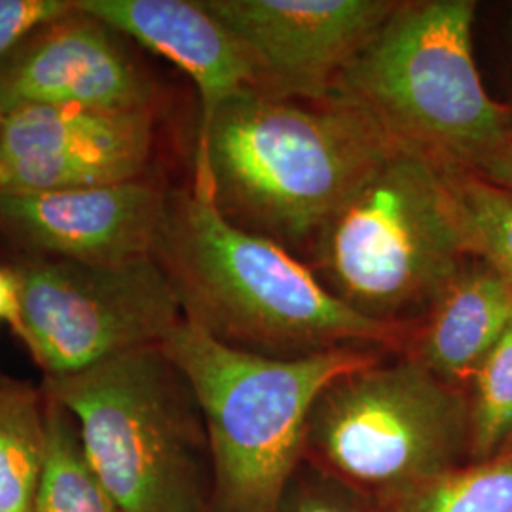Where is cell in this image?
Wrapping results in <instances>:
<instances>
[{"label":"cell","instance_id":"17","mask_svg":"<svg viewBox=\"0 0 512 512\" xmlns=\"http://www.w3.org/2000/svg\"><path fill=\"white\" fill-rule=\"evenodd\" d=\"M378 512H512V454L459 465Z\"/></svg>","mask_w":512,"mask_h":512},{"label":"cell","instance_id":"19","mask_svg":"<svg viewBox=\"0 0 512 512\" xmlns=\"http://www.w3.org/2000/svg\"><path fill=\"white\" fill-rule=\"evenodd\" d=\"M469 403V456L495 458L512 435V325L473 372Z\"/></svg>","mask_w":512,"mask_h":512},{"label":"cell","instance_id":"15","mask_svg":"<svg viewBox=\"0 0 512 512\" xmlns=\"http://www.w3.org/2000/svg\"><path fill=\"white\" fill-rule=\"evenodd\" d=\"M46 454L42 387L0 374V512H31Z\"/></svg>","mask_w":512,"mask_h":512},{"label":"cell","instance_id":"3","mask_svg":"<svg viewBox=\"0 0 512 512\" xmlns=\"http://www.w3.org/2000/svg\"><path fill=\"white\" fill-rule=\"evenodd\" d=\"M202 410L209 512H277L304 461L311 408L327 385L380 355L340 348L306 357H266L226 346L188 321L162 342Z\"/></svg>","mask_w":512,"mask_h":512},{"label":"cell","instance_id":"21","mask_svg":"<svg viewBox=\"0 0 512 512\" xmlns=\"http://www.w3.org/2000/svg\"><path fill=\"white\" fill-rule=\"evenodd\" d=\"M73 6L74 0H0V61L40 25Z\"/></svg>","mask_w":512,"mask_h":512},{"label":"cell","instance_id":"16","mask_svg":"<svg viewBox=\"0 0 512 512\" xmlns=\"http://www.w3.org/2000/svg\"><path fill=\"white\" fill-rule=\"evenodd\" d=\"M46 418L48 454L31 512H118L84 456L73 416L46 397Z\"/></svg>","mask_w":512,"mask_h":512},{"label":"cell","instance_id":"20","mask_svg":"<svg viewBox=\"0 0 512 512\" xmlns=\"http://www.w3.org/2000/svg\"><path fill=\"white\" fill-rule=\"evenodd\" d=\"M277 512H378L346 484L302 461Z\"/></svg>","mask_w":512,"mask_h":512},{"label":"cell","instance_id":"4","mask_svg":"<svg viewBox=\"0 0 512 512\" xmlns=\"http://www.w3.org/2000/svg\"><path fill=\"white\" fill-rule=\"evenodd\" d=\"M42 391L73 416L84 456L118 512H209L202 410L162 344L44 378Z\"/></svg>","mask_w":512,"mask_h":512},{"label":"cell","instance_id":"5","mask_svg":"<svg viewBox=\"0 0 512 512\" xmlns=\"http://www.w3.org/2000/svg\"><path fill=\"white\" fill-rule=\"evenodd\" d=\"M319 279L361 315L406 327L471 258L446 167L395 145L313 247Z\"/></svg>","mask_w":512,"mask_h":512},{"label":"cell","instance_id":"7","mask_svg":"<svg viewBox=\"0 0 512 512\" xmlns=\"http://www.w3.org/2000/svg\"><path fill=\"white\" fill-rule=\"evenodd\" d=\"M469 401L412 355L332 380L311 408L304 461L376 507L461 465Z\"/></svg>","mask_w":512,"mask_h":512},{"label":"cell","instance_id":"6","mask_svg":"<svg viewBox=\"0 0 512 512\" xmlns=\"http://www.w3.org/2000/svg\"><path fill=\"white\" fill-rule=\"evenodd\" d=\"M475 14L471 0L401 2L334 93L365 109L397 145L471 169L512 133L511 110L478 74Z\"/></svg>","mask_w":512,"mask_h":512},{"label":"cell","instance_id":"24","mask_svg":"<svg viewBox=\"0 0 512 512\" xmlns=\"http://www.w3.org/2000/svg\"><path fill=\"white\" fill-rule=\"evenodd\" d=\"M499 454H512V435L509 437V440L505 442V446L501 448V452H499ZM499 454H497V456H499Z\"/></svg>","mask_w":512,"mask_h":512},{"label":"cell","instance_id":"1","mask_svg":"<svg viewBox=\"0 0 512 512\" xmlns=\"http://www.w3.org/2000/svg\"><path fill=\"white\" fill-rule=\"evenodd\" d=\"M395 145L338 93L304 99L255 86L230 99L196 141L190 186L241 230L291 253L313 251Z\"/></svg>","mask_w":512,"mask_h":512},{"label":"cell","instance_id":"13","mask_svg":"<svg viewBox=\"0 0 512 512\" xmlns=\"http://www.w3.org/2000/svg\"><path fill=\"white\" fill-rule=\"evenodd\" d=\"M76 6L162 55L194 82L200 95L196 141L230 99L260 86L247 48L202 0H76Z\"/></svg>","mask_w":512,"mask_h":512},{"label":"cell","instance_id":"18","mask_svg":"<svg viewBox=\"0 0 512 512\" xmlns=\"http://www.w3.org/2000/svg\"><path fill=\"white\" fill-rule=\"evenodd\" d=\"M444 167L469 253L512 281V192L475 171Z\"/></svg>","mask_w":512,"mask_h":512},{"label":"cell","instance_id":"8","mask_svg":"<svg viewBox=\"0 0 512 512\" xmlns=\"http://www.w3.org/2000/svg\"><path fill=\"white\" fill-rule=\"evenodd\" d=\"M8 268L18 289L10 329L44 378L78 374L131 349L162 344L184 319L152 256L101 266L21 253Z\"/></svg>","mask_w":512,"mask_h":512},{"label":"cell","instance_id":"11","mask_svg":"<svg viewBox=\"0 0 512 512\" xmlns=\"http://www.w3.org/2000/svg\"><path fill=\"white\" fill-rule=\"evenodd\" d=\"M129 42L74 0L0 61V116L25 107L156 110L158 88Z\"/></svg>","mask_w":512,"mask_h":512},{"label":"cell","instance_id":"12","mask_svg":"<svg viewBox=\"0 0 512 512\" xmlns=\"http://www.w3.org/2000/svg\"><path fill=\"white\" fill-rule=\"evenodd\" d=\"M169 188L150 179L38 194L0 192V238L25 255L120 266L150 258Z\"/></svg>","mask_w":512,"mask_h":512},{"label":"cell","instance_id":"2","mask_svg":"<svg viewBox=\"0 0 512 512\" xmlns=\"http://www.w3.org/2000/svg\"><path fill=\"white\" fill-rule=\"evenodd\" d=\"M152 258L184 321L232 348L293 359L403 340L406 327L349 308L289 249L230 224L192 186L169 190Z\"/></svg>","mask_w":512,"mask_h":512},{"label":"cell","instance_id":"10","mask_svg":"<svg viewBox=\"0 0 512 512\" xmlns=\"http://www.w3.org/2000/svg\"><path fill=\"white\" fill-rule=\"evenodd\" d=\"M255 61L260 88L321 99L384 27L395 0H202Z\"/></svg>","mask_w":512,"mask_h":512},{"label":"cell","instance_id":"22","mask_svg":"<svg viewBox=\"0 0 512 512\" xmlns=\"http://www.w3.org/2000/svg\"><path fill=\"white\" fill-rule=\"evenodd\" d=\"M469 171L512 192V133L503 143L480 156Z\"/></svg>","mask_w":512,"mask_h":512},{"label":"cell","instance_id":"14","mask_svg":"<svg viewBox=\"0 0 512 512\" xmlns=\"http://www.w3.org/2000/svg\"><path fill=\"white\" fill-rule=\"evenodd\" d=\"M511 325V279L471 256L425 313L412 357L456 384L473 376Z\"/></svg>","mask_w":512,"mask_h":512},{"label":"cell","instance_id":"9","mask_svg":"<svg viewBox=\"0 0 512 512\" xmlns=\"http://www.w3.org/2000/svg\"><path fill=\"white\" fill-rule=\"evenodd\" d=\"M156 110L25 107L0 116V192L38 194L147 179Z\"/></svg>","mask_w":512,"mask_h":512},{"label":"cell","instance_id":"23","mask_svg":"<svg viewBox=\"0 0 512 512\" xmlns=\"http://www.w3.org/2000/svg\"><path fill=\"white\" fill-rule=\"evenodd\" d=\"M18 315V289L10 268L0 266V323L8 327Z\"/></svg>","mask_w":512,"mask_h":512}]
</instances>
